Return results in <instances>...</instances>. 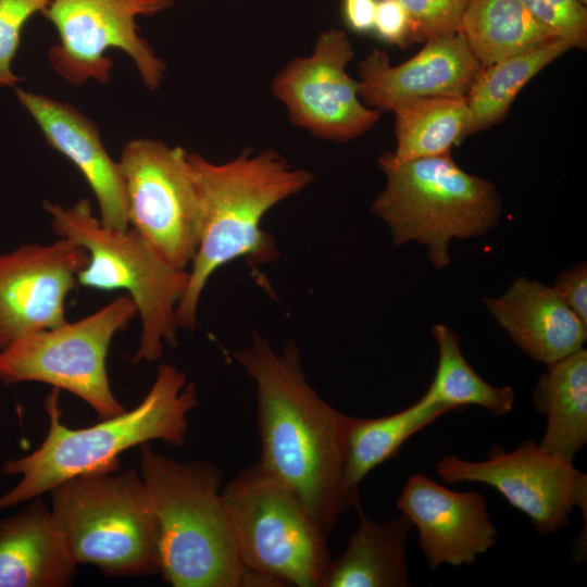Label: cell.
Listing matches in <instances>:
<instances>
[{
    "mask_svg": "<svg viewBox=\"0 0 587 587\" xmlns=\"http://www.w3.org/2000/svg\"><path fill=\"white\" fill-rule=\"evenodd\" d=\"M533 400L547 420L539 447L573 463L587 442V351L580 349L548 364Z\"/></svg>",
    "mask_w": 587,
    "mask_h": 587,
    "instance_id": "44dd1931",
    "label": "cell"
},
{
    "mask_svg": "<svg viewBox=\"0 0 587 587\" xmlns=\"http://www.w3.org/2000/svg\"><path fill=\"white\" fill-rule=\"evenodd\" d=\"M396 115L397 145L382 154L392 164L450 153L465 138L470 111L465 97H426L403 102Z\"/></svg>",
    "mask_w": 587,
    "mask_h": 587,
    "instance_id": "cb8c5ba5",
    "label": "cell"
},
{
    "mask_svg": "<svg viewBox=\"0 0 587 587\" xmlns=\"http://www.w3.org/2000/svg\"><path fill=\"white\" fill-rule=\"evenodd\" d=\"M54 234L83 246L88 263L78 285L96 290H125L136 305L141 332L133 361L154 362L164 345L177 346L176 309L188 285L189 271L167 263L135 229L101 223L88 199L72 205L43 201Z\"/></svg>",
    "mask_w": 587,
    "mask_h": 587,
    "instance_id": "8992f818",
    "label": "cell"
},
{
    "mask_svg": "<svg viewBox=\"0 0 587 587\" xmlns=\"http://www.w3.org/2000/svg\"><path fill=\"white\" fill-rule=\"evenodd\" d=\"M175 0H51L42 15L54 26L59 43L48 50L52 70L68 84L93 79L107 84L113 61L110 49L126 53L143 85L157 90L165 74L164 62L138 34V16L160 13Z\"/></svg>",
    "mask_w": 587,
    "mask_h": 587,
    "instance_id": "30bf717a",
    "label": "cell"
},
{
    "mask_svg": "<svg viewBox=\"0 0 587 587\" xmlns=\"http://www.w3.org/2000/svg\"><path fill=\"white\" fill-rule=\"evenodd\" d=\"M352 57L347 34L328 29L311 55L292 59L277 73L272 90L294 124L336 141L357 138L376 124L380 112L362 103L359 82L346 71Z\"/></svg>",
    "mask_w": 587,
    "mask_h": 587,
    "instance_id": "4fadbf2b",
    "label": "cell"
},
{
    "mask_svg": "<svg viewBox=\"0 0 587 587\" xmlns=\"http://www.w3.org/2000/svg\"><path fill=\"white\" fill-rule=\"evenodd\" d=\"M137 314L128 295L75 322L29 335L0 351V382H38L68 391L88 403L101 420L125 411L107 371L114 335Z\"/></svg>",
    "mask_w": 587,
    "mask_h": 587,
    "instance_id": "9c48e42d",
    "label": "cell"
},
{
    "mask_svg": "<svg viewBox=\"0 0 587 587\" xmlns=\"http://www.w3.org/2000/svg\"><path fill=\"white\" fill-rule=\"evenodd\" d=\"M0 520V587H65L77 564L41 497Z\"/></svg>",
    "mask_w": 587,
    "mask_h": 587,
    "instance_id": "d6986e66",
    "label": "cell"
},
{
    "mask_svg": "<svg viewBox=\"0 0 587 587\" xmlns=\"http://www.w3.org/2000/svg\"><path fill=\"white\" fill-rule=\"evenodd\" d=\"M446 483H480L497 490L508 503L524 513L537 534L547 536L571 524L574 509L587 513V476L534 440L505 451L494 445L486 460L467 461L442 457L435 465Z\"/></svg>",
    "mask_w": 587,
    "mask_h": 587,
    "instance_id": "7c38bea8",
    "label": "cell"
},
{
    "mask_svg": "<svg viewBox=\"0 0 587 587\" xmlns=\"http://www.w3.org/2000/svg\"><path fill=\"white\" fill-rule=\"evenodd\" d=\"M482 67L460 33L426 41L397 65L374 49L359 64V96L379 112L419 98L465 97Z\"/></svg>",
    "mask_w": 587,
    "mask_h": 587,
    "instance_id": "2e32d148",
    "label": "cell"
},
{
    "mask_svg": "<svg viewBox=\"0 0 587 587\" xmlns=\"http://www.w3.org/2000/svg\"><path fill=\"white\" fill-rule=\"evenodd\" d=\"M553 288L569 308L587 324V266L579 262L555 277Z\"/></svg>",
    "mask_w": 587,
    "mask_h": 587,
    "instance_id": "4dcf8cb0",
    "label": "cell"
},
{
    "mask_svg": "<svg viewBox=\"0 0 587 587\" xmlns=\"http://www.w3.org/2000/svg\"><path fill=\"white\" fill-rule=\"evenodd\" d=\"M459 33L482 66L557 37L520 0H469Z\"/></svg>",
    "mask_w": 587,
    "mask_h": 587,
    "instance_id": "603a6c76",
    "label": "cell"
},
{
    "mask_svg": "<svg viewBox=\"0 0 587 587\" xmlns=\"http://www.w3.org/2000/svg\"><path fill=\"white\" fill-rule=\"evenodd\" d=\"M50 1L0 0V87H12L22 80L11 68L22 30L33 15L45 11Z\"/></svg>",
    "mask_w": 587,
    "mask_h": 587,
    "instance_id": "f1b7e54d",
    "label": "cell"
},
{
    "mask_svg": "<svg viewBox=\"0 0 587 587\" xmlns=\"http://www.w3.org/2000/svg\"><path fill=\"white\" fill-rule=\"evenodd\" d=\"M141 445L139 474L159 528L162 578L173 587H262L241 562L221 495L222 472ZM265 587V586H264Z\"/></svg>",
    "mask_w": 587,
    "mask_h": 587,
    "instance_id": "277c9868",
    "label": "cell"
},
{
    "mask_svg": "<svg viewBox=\"0 0 587 587\" xmlns=\"http://www.w3.org/2000/svg\"><path fill=\"white\" fill-rule=\"evenodd\" d=\"M386 187L372 212L387 224L395 246L427 247L435 268L450 262L453 238L482 236L499 223L502 200L495 185L466 173L450 153L392 164L379 158Z\"/></svg>",
    "mask_w": 587,
    "mask_h": 587,
    "instance_id": "52a82bcc",
    "label": "cell"
},
{
    "mask_svg": "<svg viewBox=\"0 0 587 587\" xmlns=\"http://www.w3.org/2000/svg\"><path fill=\"white\" fill-rule=\"evenodd\" d=\"M452 411L421 398L397 413L363 419L347 416L344 439V486L351 507H358L362 480L375 467L394 458L413 435Z\"/></svg>",
    "mask_w": 587,
    "mask_h": 587,
    "instance_id": "7402d4cb",
    "label": "cell"
},
{
    "mask_svg": "<svg viewBox=\"0 0 587 587\" xmlns=\"http://www.w3.org/2000/svg\"><path fill=\"white\" fill-rule=\"evenodd\" d=\"M578 1L582 2L583 4L587 3V0H578Z\"/></svg>",
    "mask_w": 587,
    "mask_h": 587,
    "instance_id": "d6a6232c",
    "label": "cell"
},
{
    "mask_svg": "<svg viewBox=\"0 0 587 587\" xmlns=\"http://www.w3.org/2000/svg\"><path fill=\"white\" fill-rule=\"evenodd\" d=\"M359 527L347 548L330 560L321 587H407L410 585L405 545L412 524L403 514L388 522L370 520L357 507Z\"/></svg>",
    "mask_w": 587,
    "mask_h": 587,
    "instance_id": "ffe728a7",
    "label": "cell"
},
{
    "mask_svg": "<svg viewBox=\"0 0 587 587\" xmlns=\"http://www.w3.org/2000/svg\"><path fill=\"white\" fill-rule=\"evenodd\" d=\"M234 357L255 384L261 441L257 464L292 490L328 536L352 508L342 472L348 415L309 385L295 341L276 352L255 334L251 346Z\"/></svg>",
    "mask_w": 587,
    "mask_h": 587,
    "instance_id": "6da1fadb",
    "label": "cell"
},
{
    "mask_svg": "<svg viewBox=\"0 0 587 587\" xmlns=\"http://www.w3.org/2000/svg\"><path fill=\"white\" fill-rule=\"evenodd\" d=\"M50 510L76 564L112 577L160 574L159 528L137 470H99L50 491Z\"/></svg>",
    "mask_w": 587,
    "mask_h": 587,
    "instance_id": "5b68a950",
    "label": "cell"
},
{
    "mask_svg": "<svg viewBox=\"0 0 587 587\" xmlns=\"http://www.w3.org/2000/svg\"><path fill=\"white\" fill-rule=\"evenodd\" d=\"M377 0H344L347 24L358 33H367L374 27Z\"/></svg>",
    "mask_w": 587,
    "mask_h": 587,
    "instance_id": "1f68e13d",
    "label": "cell"
},
{
    "mask_svg": "<svg viewBox=\"0 0 587 587\" xmlns=\"http://www.w3.org/2000/svg\"><path fill=\"white\" fill-rule=\"evenodd\" d=\"M397 508L417 529L419 544L432 570L471 565L498 539L487 501L475 490L454 491L424 474H412Z\"/></svg>",
    "mask_w": 587,
    "mask_h": 587,
    "instance_id": "9a60e30c",
    "label": "cell"
},
{
    "mask_svg": "<svg viewBox=\"0 0 587 587\" xmlns=\"http://www.w3.org/2000/svg\"><path fill=\"white\" fill-rule=\"evenodd\" d=\"M221 495L241 562L265 587H321L327 535L292 490L255 463Z\"/></svg>",
    "mask_w": 587,
    "mask_h": 587,
    "instance_id": "ba28073f",
    "label": "cell"
},
{
    "mask_svg": "<svg viewBox=\"0 0 587 587\" xmlns=\"http://www.w3.org/2000/svg\"><path fill=\"white\" fill-rule=\"evenodd\" d=\"M569 49L566 41L554 37L483 66L465 96L470 121L464 137L501 121L522 88Z\"/></svg>",
    "mask_w": 587,
    "mask_h": 587,
    "instance_id": "d4e9b609",
    "label": "cell"
},
{
    "mask_svg": "<svg viewBox=\"0 0 587 587\" xmlns=\"http://www.w3.org/2000/svg\"><path fill=\"white\" fill-rule=\"evenodd\" d=\"M526 10L571 48L587 46V9L578 0H520Z\"/></svg>",
    "mask_w": 587,
    "mask_h": 587,
    "instance_id": "83f0119b",
    "label": "cell"
},
{
    "mask_svg": "<svg viewBox=\"0 0 587 587\" xmlns=\"http://www.w3.org/2000/svg\"><path fill=\"white\" fill-rule=\"evenodd\" d=\"M484 303L511 340L546 365L577 352L586 341L587 324L553 287L540 282L519 277L503 295L484 298Z\"/></svg>",
    "mask_w": 587,
    "mask_h": 587,
    "instance_id": "ac0fdd59",
    "label": "cell"
},
{
    "mask_svg": "<svg viewBox=\"0 0 587 587\" xmlns=\"http://www.w3.org/2000/svg\"><path fill=\"white\" fill-rule=\"evenodd\" d=\"M15 95L48 146L80 172L93 192L101 223L114 229H127V198L121 166L105 150L97 125L70 103L18 88Z\"/></svg>",
    "mask_w": 587,
    "mask_h": 587,
    "instance_id": "e0dca14e",
    "label": "cell"
},
{
    "mask_svg": "<svg viewBox=\"0 0 587 587\" xmlns=\"http://www.w3.org/2000/svg\"><path fill=\"white\" fill-rule=\"evenodd\" d=\"M187 158L199 196L201 228L175 321L178 328L192 330L200 297L213 273L239 258L257 264L277 258L261 221L274 205L303 190L312 175L292 168L270 150L255 155L243 151L225 163H212L199 153L188 152Z\"/></svg>",
    "mask_w": 587,
    "mask_h": 587,
    "instance_id": "7a4b0ae2",
    "label": "cell"
},
{
    "mask_svg": "<svg viewBox=\"0 0 587 587\" xmlns=\"http://www.w3.org/2000/svg\"><path fill=\"white\" fill-rule=\"evenodd\" d=\"M410 20V41L459 33L469 0H399Z\"/></svg>",
    "mask_w": 587,
    "mask_h": 587,
    "instance_id": "4316f807",
    "label": "cell"
},
{
    "mask_svg": "<svg viewBox=\"0 0 587 587\" xmlns=\"http://www.w3.org/2000/svg\"><path fill=\"white\" fill-rule=\"evenodd\" d=\"M373 29L385 41L401 47L410 43V20L399 0H377Z\"/></svg>",
    "mask_w": 587,
    "mask_h": 587,
    "instance_id": "f546056e",
    "label": "cell"
},
{
    "mask_svg": "<svg viewBox=\"0 0 587 587\" xmlns=\"http://www.w3.org/2000/svg\"><path fill=\"white\" fill-rule=\"evenodd\" d=\"M432 330L438 347V363L434 378L421 399L444 404L452 411L477 405L494 416L510 413L515 402L514 390L510 386L497 387L484 380L462 354L453 329L436 324Z\"/></svg>",
    "mask_w": 587,
    "mask_h": 587,
    "instance_id": "484cf974",
    "label": "cell"
},
{
    "mask_svg": "<svg viewBox=\"0 0 587 587\" xmlns=\"http://www.w3.org/2000/svg\"><path fill=\"white\" fill-rule=\"evenodd\" d=\"M187 154L180 147L137 138L124 145L118 161L129 227L179 270L191 264L201 228L200 201Z\"/></svg>",
    "mask_w": 587,
    "mask_h": 587,
    "instance_id": "8fae6325",
    "label": "cell"
},
{
    "mask_svg": "<svg viewBox=\"0 0 587 587\" xmlns=\"http://www.w3.org/2000/svg\"><path fill=\"white\" fill-rule=\"evenodd\" d=\"M59 391L53 388L46 399L49 428L39 448L5 461L1 469L21 478L0 496V510L41 497L71 477L120 469V454L132 447L151 440L184 445L188 415L198 404L196 384L167 363L158 366L152 387L137 407L90 427L70 428L61 422Z\"/></svg>",
    "mask_w": 587,
    "mask_h": 587,
    "instance_id": "3957f363",
    "label": "cell"
},
{
    "mask_svg": "<svg viewBox=\"0 0 587 587\" xmlns=\"http://www.w3.org/2000/svg\"><path fill=\"white\" fill-rule=\"evenodd\" d=\"M87 263L86 249L61 237L0 254V351L66 322V298Z\"/></svg>",
    "mask_w": 587,
    "mask_h": 587,
    "instance_id": "5bb4252c",
    "label": "cell"
}]
</instances>
